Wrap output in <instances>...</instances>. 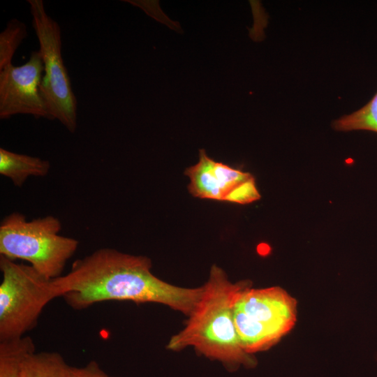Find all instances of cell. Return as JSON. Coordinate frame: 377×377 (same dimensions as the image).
I'll return each instance as SVG.
<instances>
[{"label":"cell","instance_id":"1","mask_svg":"<svg viewBox=\"0 0 377 377\" xmlns=\"http://www.w3.org/2000/svg\"><path fill=\"white\" fill-rule=\"evenodd\" d=\"M151 269L146 256L102 248L75 261L68 273L52 279V286L56 297L75 310L106 301H131L161 304L188 316L202 286L179 287L156 277Z\"/></svg>","mask_w":377,"mask_h":377},{"label":"cell","instance_id":"2","mask_svg":"<svg viewBox=\"0 0 377 377\" xmlns=\"http://www.w3.org/2000/svg\"><path fill=\"white\" fill-rule=\"evenodd\" d=\"M249 280L230 282L226 272L213 265L195 307L185 327L173 335L166 348L179 351L193 346L205 357L221 362L231 371L240 365L252 367L253 356L242 348L233 318L237 293L250 284Z\"/></svg>","mask_w":377,"mask_h":377},{"label":"cell","instance_id":"3","mask_svg":"<svg viewBox=\"0 0 377 377\" xmlns=\"http://www.w3.org/2000/svg\"><path fill=\"white\" fill-rule=\"evenodd\" d=\"M61 221L51 215L28 221L19 212L6 216L0 224V254L28 262L48 279L62 275L79 242L59 235Z\"/></svg>","mask_w":377,"mask_h":377},{"label":"cell","instance_id":"4","mask_svg":"<svg viewBox=\"0 0 377 377\" xmlns=\"http://www.w3.org/2000/svg\"><path fill=\"white\" fill-rule=\"evenodd\" d=\"M241 289L233 303V318L242 349L248 354L277 343L294 327L297 301L279 286Z\"/></svg>","mask_w":377,"mask_h":377},{"label":"cell","instance_id":"5","mask_svg":"<svg viewBox=\"0 0 377 377\" xmlns=\"http://www.w3.org/2000/svg\"><path fill=\"white\" fill-rule=\"evenodd\" d=\"M0 341L21 338L36 327L45 306L57 298L48 279L30 265L0 256Z\"/></svg>","mask_w":377,"mask_h":377},{"label":"cell","instance_id":"6","mask_svg":"<svg viewBox=\"0 0 377 377\" xmlns=\"http://www.w3.org/2000/svg\"><path fill=\"white\" fill-rule=\"evenodd\" d=\"M32 25L44 64L40 90L52 120L66 129L77 128V103L61 56V36L59 24L46 12L42 0L27 1Z\"/></svg>","mask_w":377,"mask_h":377},{"label":"cell","instance_id":"7","mask_svg":"<svg viewBox=\"0 0 377 377\" xmlns=\"http://www.w3.org/2000/svg\"><path fill=\"white\" fill-rule=\"evenodd\" d=\"M184 174L190 179L188 191L196 198L241 205L260 198L251 173L215 161L203 149L199 151L198 162L188 167Z\"/></svg>","mask_w":377,"mask_h":377},{"label":"cell","instance_id":"8","mask_svg":"<svg viewBox=\"0 0 377 377\" xmlns=\"http://www.w3.org/2000/svg\"><path fill=\"white\" fill-rule=\"evenodd\" d=\"M44 64L39 50L32 51L22 66L0 71V119L16 114L52 120L43 97L40 85Z\"/></svg>","mask_w":377,"mask_h":377},{"label":"cell","instance_id":"9","mask_svg":"<svg viewBox=\"0 0 377 377\" xmlns=\"http://www.w3.org/2000/svg\"><path fill=\"white\" fill-rule=\"evenodd\" d=\"M48 161L0 148V174L21 187L30 177H43L50 170Z\"/></svg>","mask_w":377,"mask_h":377},{"label":"cell","instance_id":"10","mask_svg":"<svg viewBox=\"0 0 377 377\" xmlns=\"http://www.w3.org/2000/svg\"><path fill=\"white\" fill-rule=\"evenodd\" d=\"M72 366L54 351H34L24 360L20 377H71Z\"/></svg>","mask_w":377,"mask_h":377},{"label":"cell","instance_id":"11","mask_svg":"<svg viewBox=\"0 0 377 377\" xmlns=\"http://www.w3.org/2000/svg\"><path fill=\"white\" fill-rule=\"evenodd\" d=\"M34 351V341L28 336L0 341V377H20L24 360Z\"/></svg>","mask_w":377,"mask_h":377},{"label":"cell","instance_id":"12","mask_svg":"<svg viewBox=\"0 0 377 377\" xmlns=\"http://www.w3.org/2000/svg\"><path fill=\"white\" fill-rule=\"evenodd\" d=\"M336 131L364 130L377 133V91L362 108L332 123Z\"/></svg>","mask_w":377,"mask_h":377},{"label":"cell","instance_id":"13","mask_svg":"<svg viewBox=\"0 0 377 377\" xmlns=\"http://www.w3.org/2000/svg\"><path fill=\"white\" fill-rule=\"evenodd\" d=\"M27 36V26L22 22L14 18L7 23L0 34V71L13 64V57Z\"/></svg>","mask_w":377,"mask_h":377},{"label":"cell","instance_id":"14","mask_svg":"<svg viewBox=\"0 0 377 377\" xmlns=\"http://www.w3.org/2000/svg\"><path fill=\"white\" fill-rule=\"evenodd\" d=\"M71 377H115L106 373L96 361H91L83 367H73Z\"/></svg>","mask_w":377,"mask_h":377}]
</instances>
